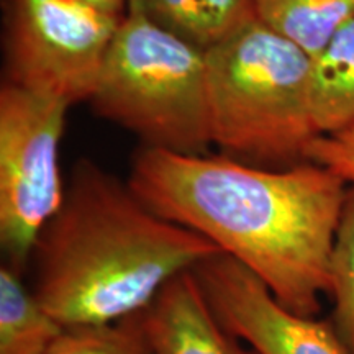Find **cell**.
Listing matches in <instances>:
<instances>
[{
    "instance_id": "obj_12",
    "label": "cell",
    "mask_w": 354,
    "mask_h": 354,
    "mask_svg": "<svg viewBox=\"0 0 354 354\" xmlns=\"http://www.w3.org/2000/svg\"><path fill=\"white\" fill-rule=\"evenodd\" d=\"M258 19L313 56L354 20V0H256Z\"/></svg>"
},
{
    "instance_id": "obj_4",
    "label": "cell",
    "mask_w": 354,
    "mask_h": 354,
    "mask_svg": "<svg viewBox=\"0 0 354 354\" xmlns=\"http://www.w3.org/2000/svg\"><path fill=\"white\" fill-rule=\"evenodd\" d=\"M94 112L146 148L209 151L212 118L207 53L128 6L91 97Z\"/></svg>"
},
{
    "instance_id": "obj_8",
    "label": "cell",
    "mask_w": 354,
    "mask_h": 354,
    "mask_svg": "<svg viewBox=\"0 0 354 354\" xmlns=\"http://www.w3.org/2000/svg\"><path fill=\"white\" fill-rule=\"evenodd\" d=\"M141 315L153 354H259L221 323L194 271L171 279Z\"/></svg>"
},
{
    "instance_id": "obj_7",
    "label": "cell",
    "mask_w": 354,
    "mask_h": 354,
    "mask_svg": "<svg viewBox=\"0 0 354 354\" xmlns=\"http://www.w3.org/2000/svg\"><path fill=\"white\" fill-rule=\"evenodd\" d=\"M194 272L221 323L259 354H348L330 320L289 312L228 256H212Z\"/></svg>"
},
{
    "instance_id": "obj_14",
    "label": "cell",
    "mask_w": 354,
    "mask_h": 354,
    "mask_svg": "<svg viewBox=\"0 0 354 354\" xmlns=\"http://www.w3.org/2000/svg\"><path fill=\"white\" fill-rule=\"evenodd\" d=\"M141 313L112 323L64 326L44 354H153Z\"/></svg>"
},
{
    "instance_id": "obj_6",
    "label": "cell",
    "mask_w": 354,
    "mask_h": 354,
    "mask_svg": "<svg viewBox=\"0 0 354 354\" xmlns=\"http://www.w3.org/2000/svg\"><path fill=\"white\" fill-rule=\"evenodd\" d=\"M120 20L82 0H3V82L88 102Z\"/></svg>"
},
{
    "instance_id": "obj_3",
    "label": "cell",
    "mask_w": 354,
    "mask_h": 354,
    "mask_svg": "<svg viewBox=\"0 0 354 354\" xmlns=\"http://www.w3.org/2000/svg\"><path fill=\"white\" fill-rule=\"evenodd\" d=\"M212 138L261 167L307 161L318 138L308 102L310 55L261 20L207 53Z\"/></svg>"
},
{
    "instance_id": "obj_9",
    "label": "cell",
    "mask_w": 354,
    "mask_h": 354,
    "mask_svg": "<svg viewBox=\"0 0 354 354\" xmlns=\"http://www.w3.org/2000/svg\"><path fill=\"white\" fill-rule=\"evenodd\" d=\"M128 6L203 53L259 20L256 0H130Z\"/></svg>"
},
{
    "instance_id": "obj_5",
    "label": "cell",
    "mask_w": 354,
    "mask_h": 354,
    "mask_svg": "<svg viewBox=\"0 0 354 354\" xmlns=\"http://www.w3.org/2000/svg\"><path fill=\"white\" fill-rule=\"evenodd\" d=\"M69 104L3 82L0 87V246L24 274L38 234L63 205L59 153Z\"/></svg>"
},
{
    "instance_id": "obj_10",
    "label": "cell",
    "mask_w": 354,
    "mask_h": 354,
    "mask_svg": "<svg viewBox=\"0 0 354 354\" xmlns=\"http://www.w3.org/2000/svg\"><path fill=\"white\" fill-rule=\"evenodd\" d=\"M308 102L318 136L354 123V20L310 56Z\"/></svg>"
},
{
    "instance_id": "obj_11",
    "label": "cell",
    "mask_w": 354,
    "mask_h": 354,
    "mask_svg": "<svg viewBox=\"0 0 354 354\" xmlns=\"http://www.w3.org/2000/svg\"><path fill=\"white\" fill-rule=\"evenodd\" d=\"M63 330L24 274L0 266V354H44Z\"/></svg>"
},
{
    "instance_id": "obj_2",
    "label": "cell",
    "mask_w": 354,
    "mask_h": 354,
    "mask_svg": "<svg viewBox=\"0 0 354 354\" xmlns=\"http://www.w3.org/2000/svg\"><path fill=\"white\" fill-rule=\"evenodd\" d=\"M215 254L214 243L158 215L127 180L84 158L38 234L30 287L63 326L112 323L145 312L171 279Z\"/></svg>"
},
{
    "instance_id": "obj_1",
    "label": "cell",
    "mask_w": 354,
    "mask_h": 354,
    "mask_svg": "<svg viewBox=\"0 0 354 354\" xmlns=\"http://www.w3.org/2000/svg\"><path fill=\"white\" fill-rule=\"evenodd\" d=\"M127 183L158 215L254 274L289 312L320 313L349 189L330 169L312 161L274 169L223 153L141 146Z\"/></svg>"
},
{
    "instance_id": "obj_16",
    "label": "cell",
    "mask_w": 354,
    "mask_h": 354,
    "mask_svg": "<svg viewBox=\"0 0 354 354\" xmlns=\"http://www.w3.org/2000/svg\"><path fill=\"white\" fill-rule=\"evenodd\" d=\"M82 2L92 3V6L102 8V10L113 13L117 17H123L125 15L127 8H128V2L130 0H82Z\"/></svg>"
},
{
    "instance_id": "obj_13",
    "label": "cell",
    "mask_w": 354,
    "mask_h": 354,
    "mask_svg": "<svg viewBox=\"0 0 354 354\" xmlns=\"http://www.w3.org/2000/svg\"><path fill=\"white\" fill-rule=\"evenodd\" d=\"M333 312L330 323L348 354H354V187L348 189L330 258Z\"/></svg>"
},
{
    "instance_id": "obj_15",
    "label": "cell",
    "mask_w": 354,
    "mask_h": 354,
    "mask_svg": "<svg viewBox=\"0 0 354 354\" xmlns=\"http://www.w3.org/2000/svg\"><path fill=\"white\" fill-rule=\"evenodd\" d=\"M307 161L326 167L348 187H354V123L331 135L318 136L310 145Z\"/></svg>"
}]
</instances>
